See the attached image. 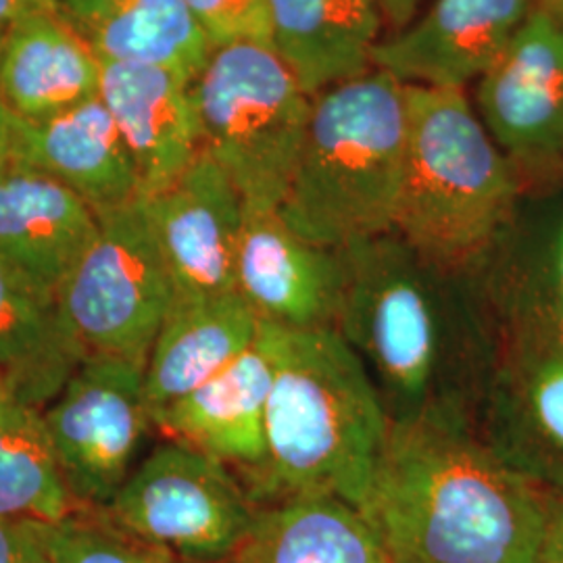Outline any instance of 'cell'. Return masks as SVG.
<instances>
[{
    "label": "cell",
    "mask_w": 563,
    "mask_h": 563,
    "mask_svg": "<svg viewBox=\"0 0 563 563\" xmlns=\"http://www.w3.org/2000/svg\"><path fill=\"white\" fill-rule=\"evenodd\" d=\"M76 509L42 409L0 388V518L55 523Z\"/></svg>",
    "instance_id": "cell-26"
},
{
    "label": "cell",
    "mask_w": 563,
    "mask_h": 563,
    "mask_svg": "<svg viewBox=\"0 0 563 563\" xmlns=\"http://www.w3.org/2000/svg\"><path fill=\"white\" fill-rule=\"evenodd\" d=\"M549 493L476 430L390 423L363 501L393 563H534Z\"/></svg>",
    "instance_id": "cell-2"
},
{
    "label": "cell",
    "mask_w": 563,
    "mask_h": 563,
    "mask_svg": "<svg viewBox=\"0 0 563 563\" xmlns=\"http://www.w3.org/2000/svg\"><path fill=\"white\" fill-rule=\"evenodd\" d=\"M42 11H57V0H0V30Z\"/></svg>",
    "instance_id": "cell-32"
},
{
    "label": "cell",
    "mask_w": 563,
    "mask_h": 563,
    "mask_svg": "<svg viewBox=\"0 0 563 563\" xmlns=\"http://www.w3.org/2000/svg\"><path fill=\"white\" fill-rule=\"evenodd\" d=\"M272 383L274 334L262 323L257 339L236 362L167 407L153 426L167 439L225 463L251 493L267 457L265 413Z\"/></svg>",
    "instance_id": "cell-15"
},
{
    "label": "cell",
    "mask_w": 563,
    "mask_h": 563,
    "mask_svg": "<svg viewBox=\"0 0 563 563\" xmlns=\"http://www.w3.org/2000/svg\"><path fill=\"white\" fill-rule=\"evenodd\" d=\"M383 11L384 25L399 34L411 21L418 18V9L423 0H376Z\"/></svg>",
    "instance_id": "cell-31"
},
{
    "label": "cell",
    "mask_w": 563,
    "mask_h": 563,
    "mask_svg": "<svg viewBox=\"0 0 563 563\" xmlns=\"http://www.w3.org/2000/svg\"><path fill=\"white\" fill-rule=\"evenodd\" d=\"M0 563H53L44 523L0 518Z\"/></svg>",
    "instance_id": "cell-29"
},
{
    "label": "cell",
    "mask_w": 563,
    "mask_h": 563,
    "mask_svg": "<svg viewBox=\"0 0 563 563\" xmlns=\"http://www.w3.org/2000/svg\"><path fill=\"white\" fill-rule=\"evenodd\" d=\"M88 357L57 292L0 260V383L42 409Z\"/></svg>",
    "instance_id": "cell-23"
},
{
    "label": "cell",
    "mask_w": 563,
    "mask_h": 563,
    "mask_svg": "<svg viewBox=\"0 0 563 563\" xmlns=\"http://www.w3.org/2000/svg\"><path fill=\"white\" fill-rule=\"evenodd\" d=\"M101 59L59 11L11 23L0 42V99L21 121L65 113L99 95Z\"/></svg>",
    "instance_id": "cell-21"
},
{
    "label": "cell",
    "mask_w": 563,
    "mask_h": 563,
    "mask_svg": "<svg viewBox=\"0 0 563 563\" xmlns=\"http://www.w3.org/2000/svg\"><path fill=\"white\" fill-rule=\"evenodd\" d=\"M342 290L341 251L305 241L280 209H244L236 292L260 322L282 330L336 328Z\"/></svg>",
    "instance_id": "cell-13"
},
{
    "label": "cell",
    "mask_w": 563,
    "mask_h": 563,
    "mask_svg": "<svg viewBox=\"0 0 563 563\" xmlns=\"http://www.w3.org/2000/svg\"><path fill=\"white\" fill-rule=\"evenodd\" d=\"M57 11L99 59L159 65L188 84L213 51L186 0H57Z\"/></svg>",
    "instance_id": "cell-24"
},
{
    "label": "cell",
    "mask_w": 563,
    "mask_h": 563,
    "mask_svg": "<svg viewBox=\"0 0 563 563\" xmlns=\"http://www.w3.org/2000/svg\"><path fill=\"white\" fill-rule=\"evenodd\" d=\"M211 48L239 42L269 46L267 0H186Z\"/></svg>",
    "instance_id": "cell-28"
},
{
    "label": "cell",
    "mask_w": 563,
    "mask_h": 563,
    "mask_svg": "<svg viewBox=\"0 0 563 563\" xmlns=\"http://www.w3.org/2000/svg\"><path fill=\"white\" fill-rule=\"evenodd\" d=\"M0 388H4V384L0 383Z\"/></svg>",
    "instance_id": "cell-35"
},
{
    "label": "cell",
    "mask_w": 563,
    "mask_h": 563,
    "mask_svg": "<svg viewBox=\"0 0 563 563\" xmlns=\"http://www.w3.org/2000/svg\"><path fill=\"white\" fill-rule=\"evenodd\" d=\"M476 109L528 190L563 186V23L541 7L476 81Z\"/></svg>",
    "instance_id": "cell-10"
},
{
    "label": "cell",
    "mask_w": 563,
    "mask_h": 563,
    "mask_svg": "<svg viewBox=\"0 0 563 563\" xmlns=\"http://www.w3.org/2000/svg\"><path fill=\"white\" fill-rule=\"evenodd\" d=\"M44 541L53 563H201L130 534L99 507H78L60 522L44 523Z\"/></svg>",
    "instance_id": "cell-27"
},
{
    "label": "cell",
    "mask_w": 563,
    "mask_h": 563,
    "mask_svg": "<svg viewBox=\"0 0 563 563\" xmlns=\"http://www.w3.org/2000/svg\"><path fill=\"white\" fill-rule=\"evenodd\" d=\"M537 7H541L549 15L563 23V0H537Z\"/></svg>",
    "instance_id": "cell-34"
},
{
    "label": "cell",
    "mask_w": 563,
    "mask_h": 563,
    "mask_svg": "<svg viewBox=\"0 0 563 563\" xmlns=\"http://www.w3.org/2000/svg\"><path fill=\"white\" fill-rule=\"evenodd\" d=\"M407 155L405 84L383 69L313 97L282 218L341 251L395 230Z\"/></svg>",
    "instance_id": "cell-5"
},
{
    "label": "cell",
    "mask_w": 563,
    "mask_h": 563,
    "mask_svg": "<svg viewBox=\"0 0 563 563\" xmlns=\"http://www.w3.org/2000/svg\"><path fill=\"white\" fill-rule=\"evenodd\" d=\"M57 299L88 355L146 367L174 286L141 199L99 216V232L60 282Z\"/></svg>",
    "instance_id": "cell-8"
},
{
    "label": "cell",
    "mask_w": 563,
    "mask_h": 563,
    "mask_svg": "<svg viewBox=\"0 0 563 563\" xmlns=\"http://www.w3.org/2000/svg\"><path fill=\"white\" fill-rule=\"evenodd\" d=\"M537 0H434L374 51V69L405 86L465 88L504 55Z\"/></svg>",
    "instance_id": "cell-14"
},
{
    "label": "cell",
    "mask_w": 563,
    "mask_h": 563,
    "mask_svg": "<svg viewBox=\"0 0 563 563\" xmlns=\"http://www.w3.org/2000/svg\"><path fill=\"white\" fill-rule=\"evenodd\" d=\"M534 563H563V493H549L543 541Z\"/></svg>",
    "instance_id": "cell-30"
},
{
    "label": "cell",
    "mask_w": 563,
    "mask_h": 563,
    "mask_svg": "<svg viewBox=\"0 0 563 563\" xmlns=\"http://www.w3.org/2000/svg\"><path fill=\"white\" fill-rule=\"evenodd\" d=\"M336 330L360 355L390 423L478 432L501 341L474 274L449 272L397 232L341 249Z\"/></svg>",
    "instance_id": "cell-1"
},
{
    "label": "cell",
    "mask_w": 563,
    "mask_h": 563,
    "mask_svg": "<svg viewBox=\"0 0 563 563\" xmlns=\"http://www.w3.org/2000/svg\"><path fill=\"white\" fill-rule=\"evenodd\" d=\"M99 97L134 163L139 199L180 180L201 155L188 81L178 74L148 63L101 60Z\"/></svg>",
    "instance_id": "cell-17"
},
{
    "label": "cell",
    "mask_w": 563,
    "mask_h": 563,
    "mask_svg": "<svg viewBox=\"0 0 563 563\" xmlns=\"http://www.w3.org/2000/svg\"><path fill=\"white\" fill-rule=\"evenodd\" d=\"M407 155L395 230L423 260L476 274L526 195L465 88L405 86Z\"/></svg>",
    "instance_id": "cell-4"
},
{
    "label": "cell",
    "mask_w": 563,
    "mask_h": 563,
    "mask_svg": "<svg viewBox=\"0 0 563 563\" xmlns=\"http://www.w3.org/2000/svg\"><path fill=\"white\" fill-rule=\"evenodd\" d=\"M269 328L267 457L251 497L263 507L299 495H336L362 507L390 430L376 386L336 328Z\"/></svg>",
    "instance_id": "cell-3"
},
{
    "label": "cell",
    "mask_w": 563,
    "mask_h": 563,
    "mask_svg": "<svg viewBox=\"0 0 563 563\" xmlns=\"http://www.w3.org/2000/svg\"><path fill=\"white\" fill-rule=\"evenodd\" d=\"M230 563H393L360 507L336 495L263 505Z\"/></svg>",
    "instance_id": "cell-25"
},
{
    "label": "cell",
    "mask_w": 563,
    "mask_h": 563,
    "mask_svg": "<svg viewBox=\"0 0 563 563\" xmlns=\"http://www.w3.org/2000/svg\"><path fill=\"white\" fill-rule=\"evenodd\" d=\"M99 509L130 534L186 560L228 563L249 539L260 505L225 463L167 439Z\"/></svg>",
    "instance_id": "cell-7"
},
{
    "label": "cell",
    "mask_w": 563,
    "mask_h": 563,
    "mask_svg": "<svg viewBox=\"0 0 563 563\" xmlns=\"http://www.w3.org/2000/svg\"><path fill=\"white\" fill-rule=\"evenodd\" d=\"M99 232V213L59 180L0 163V260L57 292Z\"/></svg>",
    "instance_id": "cell-18"
},
{
    "label": "cell",
    "mask_w": 563,
    "mask_h": 563,
    "mask_svg": "<svg viewBox=\"0 0 563 563\" xmlns=\"http://www.w3.org/2000/svg\"><path fill=\"white\" fill-rule=\"evenodd\" d=\"M141 202L167 265L174 301L236 292L246 205L220 163L201 151L180 180Z\"/></svg>",
    "instance_id": "cell-12"
},
{
    "label": "cell",
    "mask_w": 563,
    "mask_h": 563,
    "mask_svg": "<svg viewBox=\"0 0 563 563\" xmlns=\"http://www.w3.org/2000/svg\"><path fill=\"white\" fill-rule=\"evenodd\" d=\"M2 32L4 30H0V42H2ZM18 130H20V120L7 109V104L0 99V163L13 159Z\"/></svg>",
    "instance_id": "cell-33"
},
{
    "label": "cell",
    "mask_w": 563,
    "mask_h": 563,
    "mask_svg": "<svg viewBox=\"0 0 563 563\" xmlns=\"http://www.w3.org/2000/svg\"><path fill=\"white\" fill-rule=\"evenodd\" d=\"M60 476L78 507H104L132 474L153 426L144 365L88 355L44 411Z\"/></svg>",
    "instance_id": "cell-9"
},
{
    "label": "cell",
    "mask_w": 563,
    "mask_h": 563,
    "mask_svg": "<svg viewBox=\"0 0 563 563\" xmlns=\"http://www.w3.org/2000/svg\"><path fill=\"white\" fill-rule=\"evenodd\" d=\"M260 328L239 292L172 302L144 367L153 420L236 362Z\"/></svg>",
    "instance_id": "cell-22"
},
{
    "label": "cell",
    "mask_w": 563,
    "mask_h": 563,
    "mask_svg": "<svg viewBox=\"0 0 563 563\" xmlns=\"http://www.w3.org/2000/svg\"><path fill=\"white\" fill-rule=\"evenodd\" d=\"M269 48L313 99L374 69L383 11L376 0H267Z\"/></svg>",
    "instance_id": "cell-20"
},
{
    "label": "cell",
    "mask_w": 563,
    "mask_h": 563,
    "mask_svg": "<svg viewBox=\"0 0 563 563\" xmlns=\"http://www.w3.org/2000/svg\"><path fill=\"white\" fill-rule=\"evenodd\" d=\"M11 162L65 184L99 216L139 201V178L101 97L42 121H21Z\"/></svg>",
    "instance_id": "cell-19"
},
{
    "label": "cell",
    "mask_w": 563,
    "mask_h": 563,
    "mask_svg": "<svg viewBox=\"0 0 563 563\" xmlns=\"http://www.w3.org/2000/svg\"><path fill=\"white\" fill-rule=\"evenodd\" d=\"M474 276L501 344L563 353V186L523 195Z\"/></svg>",
    "instance_id": "cell-11"
},
{
    "label": "cell",
    "mask_w": 563,
    "mask_h": 563,
    "mask_svg": "<svg viewBox=\"0 0 563 563\" xmlns=\"http://www.w3.org/2000/svg\"><path fill=\"white\" fill-rule=\"evenodd\" d=\"M201 151L222 165L251 209H280L313 99L265 44L213 48L188 84Z\"/></svg>",
    "instance_id": "cell-6"
},
{
    "label": "cell",
    "mask_w": 563,
    "mask_h": 563,
    "mask_svg": "<svg viewBox=\"0 0 563 563\" xmlns=\"http://www.w3.org/2000/svg\"><path fill=\"white\" fill-rule=\"evenodd\" d=\"M478 434L523 478L563 493V353L501 344Z\"/></svg>",
    "instance_id": "cell-16"
}]
</instances>
